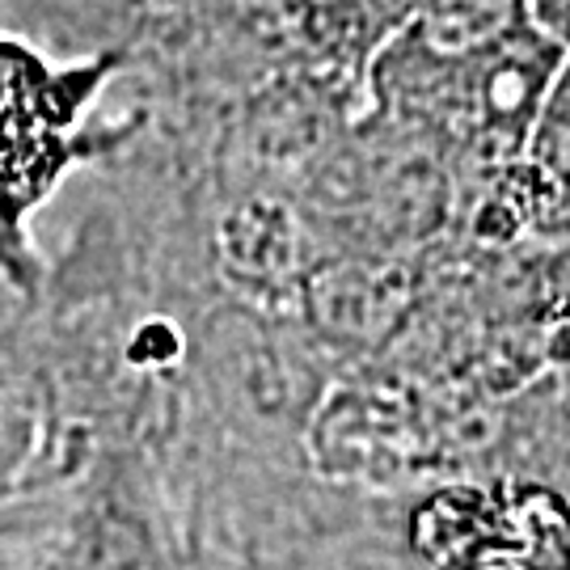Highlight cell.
Listing matches in <instances>:
<instances>
[{
    "label": "cell",
    "instance_id": "obj_1",
    "mask_svg": "<svg viewBox=\"0 0 570 570\" xmlns=\"http://www.w3.org/2000/svg\"><path fill=\"white\" fill-rule=\"evenodd\" d=\"M529 13L537 30L570 56V0H529Z\"/></svg>",
    "mask_w": 570,
    "mask_h": 570
},
{
    "label": "cell",
    "instance_id": "obj_2",
    "mask_svg": "<svg viewBox=\"0 0 570 570\" xmlns=\"http://www.w3.org/2000/svg\"><path fill=\"white\" fill-rule=\"evenodd\" d=\"M360 4H364L367 21H372L381 35H389V30L406 18V13H414L423 0H360Z\"/></svg>",
    "mask_w": 570,
    "mask_h": 570
}]
</instances>
